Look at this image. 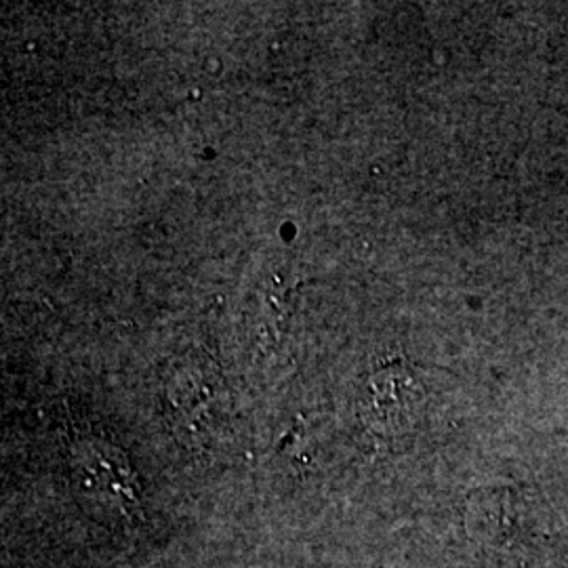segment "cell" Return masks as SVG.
<instances>
[{
    "mask_svg": "<svg viewBox=\"0 0 568 568\" xmlns=\"http://www.w3.org/2000/svg\"><path fill=\"white\" fill-rule=\"evenodd\" d=\"M164 415L185 447L211 448L224 436L232 415L230 392L222 371L201 349L166 366Z\"/></svg>",
    "mask_w": 568,
    "mask_h": 568,
    "instance_id": "cell-1",
    "label": "cell"
},
{
    "mask_svg": "<svg viewBox=\"0 0 568 568\" xmlns=\"http://www.w3.org/2000/svg\"><path fill=\"white\" fill-rule=\"evenodd\" d=\"M426 387L413 368L389 365L375 371L361 389V422L382 440H398L419 424L426 408Z\"/></svg>",
    "mask_w": 568,
    "mask_h": 568,
    "instance_id": "cell-2",
    "label": "cell"
},
{
    "mask_svg": "<svg viewBox=\"0 0 568 568\" xmlns=\"http://www.w3.org/2000/svg\"><path fill=\"white\" fill-rule=\"evenodd\" d=\"M72 478L84 497L114 501L122 511L140 504V485L121 450L89 443L74 450Z\"/></svg>",
    "mask_w": 568,
    "mask_h": 568,
    "instance_id": "cell-3",
    "label": "cell"
}]
</instances>
